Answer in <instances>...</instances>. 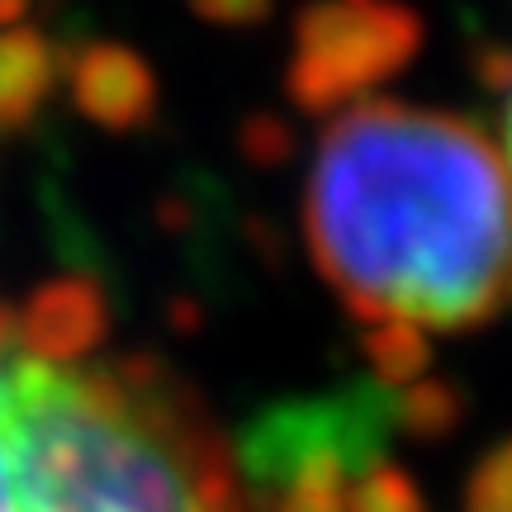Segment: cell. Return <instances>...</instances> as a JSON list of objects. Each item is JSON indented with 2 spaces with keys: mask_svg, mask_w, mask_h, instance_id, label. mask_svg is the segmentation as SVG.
<instances>
[{
  "mask_svg": "<svg viewBox=\"0 0 512 512\" xmlns=\"http://www.w3.org/2000/svg\"><path fill=\"white\" fill-rule=\"evenodd\" d=\"M366 351L375 361L380 384H403L427 361V337L413 328H366Z\"/></svg>",
  "mask_w": 512,
  "mask_h": 512,
  "instance_id": "5b68a950",
  "label": "cell"
},
{
  "mask_svg": "<svg viewBox=\"0 0 512 512\" xmlns=\"http://www.w3.org/2000/svg\"><path fill=\"white\" fill-rule=\"evenodd\" d=\"M190 5L209 24H256V19L271 15L275 0H190Z\"/></svg>",
  "mask_w": 512,
  "mask_h": 512,
  "instance_id": "ba28073f",
  "label": "cell"
},
{
  "mask_svg": "<svg viewBox=\"0 0 512 512\" xmlns=\"http://www.w3.org/2000/svg\"><path fill=\"white\" fill-rule=\"evenodd\" d=\"M247 143L261 147L256 157H271V162H275V157H285V152H290V128L275 124V119H266V124L256 119V124L247 128Z\"/></svg>",
  "mask_w": 512,
  "mask_h": 512,
  "instance_id": "9c48e42d",
  "label": "cell"
},
{
  "mask_svg": "<svg viewBox=\"0 0 512 512\" xmlns=\"http://www.w3.org/2000/svg\"><path fill=\"white\" fill-rule=\"evenodd\" d=\"M318 275L361 328L460 332L512 304V181L470 119L356 100L304 190Z\"/></svg>",
  "mask_w": 512,
  "mask_h": 512,
  "instance_id": "6da1fadb",
  "label": "cell"
},
{
  "mask_svg": "<svg viewBox=\"0 0 512 512\" xmlns=\"http://www.w3.org/2000/svg\"><path fill=\"white\" fill-rule=\"evenodd\" d=\"M422 48V19L403 0H313L294 19L285 95L304 114H332L403 72Z\"/></svg>",
  "mask_w": 512,
  "mask_h": 512,
  "instance_id": "7a4b0ae2",
  "label": "cell"
},
{
  "mask_svg": "<svg viewBox=\"0 0 512 512\" xmlns=\"http://www.w3.org/2000/svg\"><path fill=\"white\" fill-rule=\"evenodd\" d=\"M72 86H76L81 110L110 128L143 124L147 114H152V100H157L152 72L133 53H124V48H91V53L76 62Z\"/></svg>",
  "mask_w": 512,
  "mask_h": 512,
  "instance_id": "277c9868",
  "label": "cell"
},
{
  "mask_svg": "<svg viewBox=\"0 0 512 512\" xmlns=\"http://www.w3.org/2000/svg\"><path fill=\"white\" fill-rule=\"evenodd\" d=\"M347 512H427V508H422V494L413 489V479L399 475L394 465H375L370 475L351 484Z\"/></svg>",
  "mask_w": 512,
  "mask_h": 512,
  "instance_id": "8992f818",
  "label": "cell"
},
{
  "mask_svg": "<svg viewBox=\"0 0 512 512\" xmlns=\"http://www.w3.org/2000/svg\"><path fill=\"white\" fill-rule=\"evenodd\" d=\"M110 332V304L95 280L38 285L19 309V347L43 361H86Z\"/></svg>",
  "mask_w": 512,
  "mask_h": 512,
  "instance_id": "3957f363",
  "label": "cell"
},
{
  "mask_svg": "<svg viewBox=\"0 0 512 512\" xmlns=\"http://www.w3.org/2000/svg\"><path fill=\"white\" fill-rule=\"evenodd\" d=\"M465 512H512V441L479 460L465 494Z\"/></svg>",
  "mask_w": 512,
  "mask_h": 512,
  "instance_id": "52a82bcc",
  "label": "cell"
}]
</instances>
